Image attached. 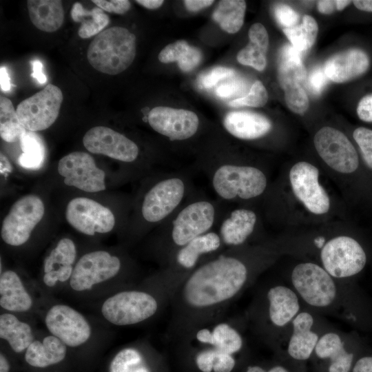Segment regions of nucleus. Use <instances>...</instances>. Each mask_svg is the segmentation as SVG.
Returning a JSON list of instances; mask_svg holds the SVG:
<instances>
[{
	"label": "nucleus",
	"mask_w": 372,
	"mask_h": 372,
	"mask_svg": "<svg viewBox=\"0 0 372 372\" xmlns=\"http://www.w3.org/2000/svg\"><path fill=\"white\" fill-rule=\"evenodd\" d=\"M76 256L74 242L67 238L61 239L44 261L43 280L48 287L70 280Z\"/></svg>",
	"instance_id": "bb28decb"
},
{
	"label": "nucleus",
	"mask_w": 372,
	"mask_h": 372,
	"mask_svg": "<svg viewBox=\"0 0 372 372\" xmlns=\"http://www.w3.org/2000/svg\"><path fill=\"white\" fill-rule=\"evenodd\" d=\"M283 32L291 45L302 53L312 47L316 39L318 26L316 20L310 15L305 14L300 25L284 28Z\"/></svg>",
	"instance_id": "4c0bfd02"
},
{
	"label": "nucleus",
	"mask_w": 372,
	"mask_h": 372,
	"mask_svg": "<svg viewBox=\"0 0 372 372\" xmlns=\"http://www.w3.org/2000/svg\"><path fill=\"white\" fill-rule=\"evenodd\" d=\"M353 137L360 147L365 164L372 169V130L358 127L353 131Z\"/></svg>",
	"instance_id": "37998d69"
},
{
	"label": "nucleus",
	"mask_w": 372,
	"mask_h": 372,
	"mask_svg": "<svg viewBox=\"0 0 372 372\" xmlns=\"http://www.w3.org/2000/svg\"><path fill=\"white\" fill-rule=\"evenodd\" d=\"M357 358L353 335L331 324L320 336L309 362L314 372H351Z\"/></svg>",
	"instance_id": "f8f14e48"
},
{
	"label": "nucleus",
	"mask_w": 372,
	"mask_h": 372,
	"mask_svg": "<svg viewBox=\"0 0 372 372\" xmlns=\"http://www.w3.org/2000/svg\"><path fill=\"white\" fill-rule=\"evenodd\" d=\"M242 87L240 82L232 81L220 85L216 91L218 96L220 98H229L240 92Z\"/></svg>",
	"instance_id": "603ef678"
},
{
	"label": "nucleus",
	"mask_w": 372,
	"mask_h": 372,
	"mask_svg": "<svg viewBox=\"0 0 372 372\" xmlns=\"http://www.w3.org/2000/svg\"><path fill=\"white\" fill-rule=\"evenodd\" d=\"M45 324L51 335L69 347L83 345L91 335V327L85 318L66 304L51 307L46 313Z\"/></svg>",
	"instance_id": "4be33fe9"
},
{
	"label": "nucleus",
	"mask_w": 372,
	"mask_h": 372,
	"mask_svg": "<svg viewBox=\"0 0 372 372\" xmlns=\"http://www.w3.org/2000/svg\"><path fill=\"white\" fill-rule=\"evenodd\" d=\"M328 77L324 73V69L317 68L313 70L307 79V85L309 90L315 94H320L328 81Z\"/></svg>",
	"instance_id": "de8ad7c7"
},
{
	"label": "nucleus",
	"mask_w": 372,
	"mask_h": 372,
	"mask_svg": "<svg viewBox=\"0 0 372 372\" xmlns=\"http://www.w3.org/2000/svg\"><path fill=\"white\" fill-rule=\"evenodd\" d=\"M11 170V166L8 161V160L6 158V157L1 153V171L2 172H9Z\"/></svg>",
	"instance_id": "e2e57ef3"
},
{
	"label": "nucleus",
	"mask_w": 372,
	"mask_h": 372,
	"mask_svg": "<svg viewBox=\"0 0 372 372\" xmlns=\"http://www.w3.org/2000/svg\"><path fill=\"white\" fill-rule=\"evenodd\" d=\"M63 99L61 89L48 84L18 105L16 112L19 123L28 131L46 130L56 120Z\"/></svg>",
	"instance_id": "ddd939ff"
},
{
	"label": "nucleus",
	"mask_w": 372,
	"mask_h": 372,
	"mask_svg": "<svg viewBox=\"0 0 372 372\" xmlns=\"http://www.w3.org/2000/svg\"><path fill=\"white\" fill-rule=\"evenodd\" d=\"M246 2L242 0L220 1L213 12L214 20L225 32L234 34L244 23Z\"/></svg>",
	"instance_id": "c9c22d12"
},
{
	"label": "nucleus",
	"mask_w": 372,
	"mask_h": 372,
	"mask_svg": "<svg viewBox=\"0 0 372 372\" xmlns=\"http://www.w3.org/2000/svg\"><path fill=\"white\" fill-rule=\"evenodd\" d=\"M65 217L73 228L89 236L110 232L116 224L115 216L109 208L84 197L74 198L68 203Z\"/></svg>",
	"instance_id": "aec40b11"
},
{
	"label": "nucleus",
	"mask_w": 372,
	"mask_h": 372,
	"mask_svg": "<svg viewBox=\"0 0 372 372\" xmlns=\"http://www.w3.org/2000/svg\"><path fill=\"white\" fill-rule=\"evenodd\" d=\"M223 125L230 135L243 141L262 138L272 128V123L267 117L250 111L230 112L225 116Z\"/></svg>",
	"instance_id": "a878e982"
},
{
	"label": "nucleus",
	"mask_w": 372,
	"mask_h": 372,
	"mask_svg": "<svg viewBox=\"0 0 372 372\" xmlns=\"http://www.w3.org/2000/svg\"><path fill=\"white\" fill-rule=\"evenodd\" d=\"M136 2L147 9L153 10L161 7L164 1L163 0H136Z\"/></svg>",
	"instance_id": "bf43d9fd"
},
{
	"label": "nucleus",
	"mask_w": 372,
	"mask_h": 372,
	"mask_svg": "<svg viewBox=\"0 0 372 372\" xmlns=\"http://www.w3.org/2000/svg\"><path fill=\"white\" fill-rule=\"evenodd\" d=\"M25 130L19 123L16 110L12 101L5 97H0V135L8 143H13L19 138Z\"/></svg>",
	"instance_id": "58836bf2"
},
{
	"label": "nucleus",
	"mask_w": 372,
	"mask_h": 372,
	"mask_svg": "<svg viewBox=\"0 0 372 372\" xmlns=\"http://www.w3.org/2000/svg\"><path fill=\"white\" fill-rule=\"evenodd\" d=\"M0 85L1 90L3 92H8L10 90V77L4 66H1L0 68Z\"/></svg>",
	"instance_id": "13d9d810"
},
{
	"label": "nucleus",
	"mask_w": 372,
	"mask_h": 372,
	"mask_svg": "<svg viewBox=\"0 0 372 372\" xmlns=\"http://www.w3.org/2000/svg\"><path fill=\"white\" fill-rule=\"evenodd\" d=\"M287 105L293 112L303 115L309 108L307 94L302 85L296 84L283 89Z\"/></svg>",
	"instance_id": "a19ab883"
},
{
	"label": "nucleus",
	"mask_w": 372,
	"mask_h": 372,
	"mask_svg": "<svg viewBox=\"0 0 372 372\" xmlns=\"http://www.w3.org/2000/svg\"><path fill=\"white\" fill-rule=\"evenodd\" d=\"M313 144L321 159L335 172L349 174L357 170L359 166L357 151L341 131L323 127L316 133Z\"/></svg>",
	"instance_id": "dca6fc26"
},
{
	"label": "nucleus",
	"mask_w": 372,
	"mask_h": 372,
	"mask_svg": "<svg viewBox=\"0 0 372 372\" xmlns=\"http://www.w3.org/2000/svg\"><path fill=\"white\" fill-rule=\"evenodd\" d=\"M70 14L74 21L81 23L78 34L82 39L99 34L110 21L109 17L101 8L96 7L87 10L78 2L73 4Z\"/></svg>",
	"instance_id": "f704fd0d"
},
{
	"label": "nucleus",
	"mask_w": 372,
	"mask_h": 372,
	"mask_svg": "<svg viewBox=\"0 0 372 372\" xmlns=\"http://www.w3.org/2000/svg\"><path fill=\"white\" fill-rule=\"evenodd\" d=\"M196 191L191 174L185 169L158 174L141 198L138 215L145 227L160 226Z\"/></svg>",
	"instance_id": "6e6552de"
},
{
	"label": "nucleus",
	"mask_w": 372,
	"mask_h": 372,
	"mask_svg": "<svg viewBox=\"0 0 372 372\" xmlns=\"http://www.w3.org/2000/svg\"><path fill=\"white\" fill-rule=\"evenodd\" d=\"M318 168L307 161H299L290 169L289 180L292 192L306 210L320 216L327 214L331 200L325 189L320 183Z\"/></svg>",
	"instance_id": "2eb2a0df"
},
{
	"label": "nucleus",
	"mask_w": 372,
	"mask_h": 372,
	"mask_svg": "<svg viewBox=\"0 0 372 372\" xmlns=\"http://www.w3.org/2000/svg\"><path fill=\"white\" fill-rule=\"evenodd\" d=\"M248 36L249 42L238 52L237 61L242 65L262 71L267 65L266 55L269 47L267 31L262 23H256L250 27Z\"/></svg>",
	"instance_id": "c756f323"
},
{
	"label": "nucleus",
	"mask_w": 372,
	"mask_h": 372,
	"mask_svg": "<svg viewBox=\"0 0 372 372\" xmlns=\"http://www.w3.org/2000/svg\"><path fill=\"white\" fill-rule=\"evenodd\" d=\"M103 10L116 14H124L130 8V2L127 0H92Z\"/></svg>",
	"instance_id": "8fccbe9b"
},
{
	"label": "nucleus",
	"mask_w": 372,
	"mask_h": 372,
	"mask_svg": "<svg viewBox=\"0 0 372 372\" xmlns=\"http://www.w3.org/2000/svg\"><path fill=\"white\" fill-rule=\"evenodd\" d=\"M10 364L6 358V356L3 353H0V372H10Z\"/></svg>",
	"instance_id": "680f3d73"
},
{
	"label": "nucleus",
	"mask_w": 372,
	"mask_h": 372,
	"mask_svg": "<svg viewBox=\"0 0 372 372\" xmlns=\"http://www.w3.org/2000/svg\"><path fill=\"white\" fill-rule=\"evenodd\" d=\"M234 73L231 68L216 67L201 76L200 84L205 88H210L222 79L232 76Z\"/></svg>",
	"instance_id": "49530a36"
},
{
	"label": "nucleus",
	"mask_w": 372,
	"mask_h": 372,
	"mask_svg": "<svg viewBox=\"0 0 372 372\" xmlns=\"http://www.w3.org/2000/svg\"><path fill=\"white\" fill-rule=\"evenodd\" d=\"M302 54L291 45H285L280 50L278 64V81L283 90L287 87L302 84L306 79V70Z\"/></svg>",
	"instance_id": "473e14b6"
},
{
	"label": "nucleus",
	"mask_w": 372,
	"mask_h": 372,
	"mask_svg": "<svg viewBox=\"0 0 372 372\" xmlns=\"http://www.w3.org/2000/svg\"><path fill=\"white\" fill-rule=\"evenodd\" d=\"M359 118L365 122H372V94L363 96L357 105Z\"/></svg>",
	"instance_id": "3c124183"
},
{
	"label": "nucleus",
	"mask_w": 372,
	"mask_h": 372,
	"mask_svg": "<svg viewBox=\"0 0 372 372\" xmlns=\"http://www.w3.org/2000/svg\"><path fill=\"white\" fill-rule=\"evenodd\" d=\"M123 269L121 259L105 251H94L82 256L74 265L70 279L76 291L91 289L117 276Z\"/></svg>",
	"instance_id": "f3484780"
},
{
	"label": "nucleus",
	"mask_w": 372,
	"mask_h": 372,
	"mask_svg": "<svg viewBox=\"0 0 372 372\" xmlns=\"http://www.w3.org/2000/svg\"><path fill=\"white\" fill-rule=\"evenodd\" d=\"M318 263L333 278L347 282L364 268L367 256L360 243L347 235L316 242Z\"/></svg>",
	"instance_id": "9b49d317"
},
{
	"label": "nucleus",
	"mask_w": 372,
	"mask_h": 372,
	"mask_svg": "<svg viewBox=\"0 0 372 372\" xmlns=\"http://www.w3.org/2000/svg\"><path fill=\"white\" fill-rule=\"evenodd\" d=\"M242 372H307V366L274 355L273 359L268 362L247 363Z\"/></svg>",
	"instance_id": "ea45409f"
},
{
	"label": "nucleus",
	"mask_w": 372,
	"mask_h": 372,
	"mask_svg": "<svg viewBox=\"0 0 372 372\" xmlns=\"http://www.w3.org/2000/svg\"><path fill=\"white\" fill-rule=\"evenodd\" d=\"M274 15L283 29L297 25L300 19L298 13L285 3H279L275 6Z\"/></svg>",
	"instance_id": "a18cd8bd"
},
{
	"label": "nucleus",
	"mask_w": 372,
	"mask_h": 372,
	"mask_svg": "<svg viewBox=\"0 0 372 372\" xmlns=\"http://www.w3.org/2000/svg\"><path fill=\"white\" fill-rule=\"evenodd\" d=\"M184 278L162 268L142 289L118 291L107 298L101 313L117 326L138 324L154 318L169 307L171 299Z\"/></svg>",
	"instance_id": "0eeeda50"
},
{
	"label": "nucleus",
	"mask_w": 372,
	"mask_h": 372,
	"mask_svg": "<svg viewBox=\"0 0 372 372\" xmlns=\"http://www.w3.org/2000/svg\"><path fill=\"white\" fill-rule=\"evenodd\" d=\"M369 66L367 53L360 48H353L331 56L326 61L323 69L329 80L344 83L362 76Z\"/></svg>",
	"instance_id": "393cba45"
},
{
	"label": "nucleus",
	"mask_w": 372,
	"mask_h": 372,
	"mask_svg": "<svg viewBox=\"0 0 372 372\" xmlns=\"http://www.w3.org/2000/svg\"><path fill=\"white\" fill-rule=\"evenodd\" d=\"M253 287L251 299L243 312L248 331L275 354L303 305L282 278L257 281Z\"/></svg>",
	"instance_id": "20e7f679"
},
{
	"label": "nucleus",
	"mask_w": 372,
	"mask_h": 372,
	"mask_svg": "<svg viewBox=\"0 0 372 372\" xmlns=\"http://www.w3.org/2000/svg\"><path fill=\"white\" fill-rule=\"evenodd\" d=\"M351 372H372V355L357 358Z\"/></svg>",
	"instance_id": "864d4df0"
},
{
	"label": "nucleus",
	"mask_w": 372,
	"mask_h": 372,
	"mask_svg": "<svg viewBox=\"0 0 372 372\" xmlns=\"http://www.w3.org/2000/svg\"><path fill=\"white\" fill-rule=\"evenodd\" d=\"M67 347L58 338L50 335L42 340H34L25 350L24 360L31 367L48 368L64 360Z\"/></svg>",
	"instance_id": "cd10ccee"
},
{
	"label": "nucleus",
	"mask_w": 372,
	"mask_h": 372,
	"mask_svg": "<svg viewBox=\"0 0 372 372\" xmlns=\"http://www.w3.org/2000/svg\"><path fill=\"white\" fill-rule=\"evenodd\" d=\"M268 100V94L265 85L260 81H256L251 85L248 94L236 99L229 103L231 107H262Z\"/></svg>",
	"instance_id": "79ce46f5"
},
{
	"label": "nucleus",
	"mask_w": 372,
	"mask_h": 372,
	"mask_svg": "<svg viewBox=\"0 0 372 372\" xmlns=\"http://www.w3.org/2000/svg\"><path fill=\"white\" fill-rule=\"evenodd\" d=\"M352 1L346 0H337V10H342L349 6Z\"/></svg>",
	"instance_id": "0e129e2a"
},
{
	"label": "nucleus",
	"mask_w": 372,
	"mask_h": 372,
	"mask_svg": "<svg viewBox=\"0 0 372 372\" xmlns=\"http://www.w3.org/2000/svg\"><path fill=\"white\" fill-rule=\"evenodd\" d=\"M0 306L10 312H25L32 306V299L18 274L11 270L0 276Z\"/></svg>",
	"instance_id": "c85d7f7f"
},
{
	"label": "nucleus",
	"mask_w": 372,
	"mask_h": 372,
	"mask_svg": "<svg viewBox=\"0 0 372 372\" xmlns=\"http://www.w3.org/2000/svg\"><path fill=\"white\" fill-rule=\"evenodd\" d=\"M58 172L65 185L86 192H98L106 188L104 171L86 152H74L62 157L58 163Z\"/></svg>",
	"instance_id": "6ab92c4d"
},
{
	"label": "nucleus",
	"mask_w": 372,
	"mask_h": 372,
	"mask_svg": "<svg viewBox=\"0 0 372 372\" xmlns=\"http://www.w3.org/2000/svg\"><path fill=\"white\" fill-rule=\"evenodd\" d=\"M189 47L186 41H175L165 46L159 53L158 59L164 63L178 62L188 51Z\"/></svg>",
	"instance_id": "c03bdc74"
},
{
	"label": "nucleus",
	"mask_w": 372,
	"mask_h": 372,
	"mask_svg": "<svg viewBox=\"0 0 372 372\" xmlns=\"http://www.w3.org/2000/svg\"><path fill=\"white\" fill-rule=\"evenodd\" d=\"M202 53L197 48L190 46L188 51L178 61L179 68L183 72L194 70L200 62Z\"/></svg>",
	"instance_id": "09e8293b"
},
{
	"label": "nucleus",
	"mask_w": 372,
	"mask_h": 372,
	"mask_svg": "<svg viewBox=\"0 0 372 372\" xmlns=\"http://www.w3.org/2000/svg\"><path fill=\"white\" fill-rule=\"evenodd\" d=\"M260 218L253 209L241 205L229 209L216 227L226 249L256 244L253 241L259 228Z\"/></svg>",
	"instance_id": "b1692460"
},
{
	"label": "nucleus",
	"mask_w": 372,
	"mask_h": 372,
	"mask_svg": "<svg viewBox=\"0 0 372 372\" xmlns=\"http://www.w3.org/2000/svg\"><path fill=\"white\" fill-rule=\"evenodd\" d=\"M243 313L200 325L174 342L198 372H234L249 355Z\"/></svg>",
	"instance_id": "f03ea898"
},
{
	"label": "nucleus",
	"mask_w": 372,
	"mask_h": 372,
	"mask_svg": "<svg viewBox=\"0 0 372 372\" xmlns=\"http://www.w3.org/2000/svg\"><path fill=\"white\" fill-rule=\"evenodd\" d=\"M146 352L137 345L121 349L111 360L108 372H154Z\"/></svg>",
	"instance_id": "72a5a7b5"
},
{
	"label": "nucleus",
	"mask_w": 372,
	"mask_h": 372,
	"mask_svg": "<svg viewBox=\"0 0 372 372\" xmlns=\"http://www.w3.org/2000/svg\"><path fill=\"white\" fill-rule=\"evenodd\" d=\"M0 338L17 353L25 352L34 340L31 327L10 313L0 316Z\"/></svg>",
	"instance_id": "2f4dec72"
},
{
	"label": "nucleus",
	"mask_w": 372,
	"mask_h": 372,
	"mask_svg": "<svg viewBox=\"0 0 372 372\" xmlns=\"http://www.w3.org/2000/svg\"><path fill=\"white\" fill-rule=\"evenodd\" d=\"M84 147L91 153L103 154L125 163L137 161L140 149L124 134L104 126L90 129L83 138Z\"/></svg>",
	"instance_id": "5701e85b"
},
{
	"label": "nucleus",
	"mask_w": 372,
	"mask_h": 372,
	"mask_svg": "<svg viewBox=\"0 0 372 372\" xmlns=\"http://www.w3.org/2000/svg\"><path fill=\"white\" fill-rule=\"evenodd\" d=\"M44 211L43 203L37 196L27 195L19 198L3 220L2 240L11 246H20L26 242L41 220Z\"/></svg>",
	"instance_id": "4468645a"
},
{
	"label": "nucleus",
	"mask_w": 372,
	"mask_h": 372,
	"mask_svg": "<svg viewBox=\"0 0 372 372\" xmlns=\"http://www.w3.org/2000/svg\"><path fill=\"white\" fill-rule=\"evenodd\" d=\"M31 63L33 70L32 76L37 79L39 83H45L47 81V78L43 72L42 63L40 61L35 59L32 61Z\"/></svg>",
	"instance_id": "6e6d98bb"
},
{
	"label": "nucleus",
	"mask_w": 372,
	"mask_h": 372,
	"mask_svg": "<svg viewBox=\"0 0 372 372\" xmlns=\"http://www.w3.org/2000/svg\"><path fill=\"white\" fill-rule=\"evenodd\" d=\"M31 22L39 30L52 32L63 25L64 11L60 0H28Z\"/></svg>",
	"instance_id": "7c9ffc66"
},
{
	"label": "nucleus",
	"mask_w": 372,
	"mask_h": 372,
	"mask_svg": "<svg viewBox=\"0 0 372 372\" xmlns=\"http://www.w3.org/2000/svg\"><path fill=\"white\" fill-rule=\"evenodd\" d=\"M225 249L218 231L214 229L179 249L162 268H167L186 278L200 265L216 257Z\"/></svg>",
	"instance_id": "a211bd4d"
},
{
	"label": "nucleus",
	"mask_w": 372,
	"mask_h": 372,
	"mask_svg": "<svg viewBox=\"0 0 372 372\" xmlns=\"http://www.w3.org/2000/svg\"><path fill=\"white\" fill-rule=\"evenodd\" d=\"M19 141L23 151L19 158V165L28 169H39L45 157V147L41 138L34 132L25 130Z\"/></svg>",
	"instance_id": "e433bc0d"
},
{
	"label": "nucleus",
	"mask_w": 372,
	"mask_h": 372,
	"mask_svg": "<svg viewBox=\"0 0 372 372\" xmlns=\"http://www.w3.org/2000/svg\"><path fill=\"white\" fill-rule=\"evenodd\" d=\"M229 204L195 191L158 226L154 252L164 267L174 253L196 238L216 229Z\"/></svg>",
	"instance_id": "39448f33"
},
{
	"label": "nucleus",
	"mask_w": 372,
	"mask_h": 372,
	"mask_svg": "<svg viewBox=\"0 0 372 372\" xmlns=\"http://www.w3.org/2000/svg\"><path fill=\"white\" fill-rule=\"evenodd\" d=\"M135 56V35L120 26L101 32L91 41L87 51L90 64L96 70L110 75L125 70Z\"/></svg>",
	"instance_id": "1a4fd4ad"
},
{
	"label": "nucleus",
	"mask_w": 372,
	"mask_h": 372,
	"mask_svg": "<svg viewBox=\"0 0 372 372\" xmlns=\"http://www.w3.org/2000/svg\"><path fill=\"white\" fill-rule=\"evenodd\" d=\"M149 126L170 141H185L195 136L200 129L196 113L185 109L158 106L147 115Z\"/></svg>",
	"instance_id": "412c9836"
},
{
	"label": "nucleus",
	"mask_w": 372,
	"mask_h": 372,
	"mask_svg": "<svg viewBox=\"0 0 372 372\" xmlns=\"http://www.w3.org/2000/svg\"><path fill=\"white\" fill-rule=\"evenodd\" d=\"M296 245L263 241L225 249L203 263L178 285L169 304L167 336L176 342L192 329L220 319L285 252Z\"/></svg>",
	"instance_id": "f257e3e1"
},
{
	"label": "nucleus",
	"mask_w": 372,
	"mask_h": 372,
	"mask_svg": "<svg viewBox=\"0 0 372 372\" xmlns=\"http://www.w3.org/2000/svg\"><path fill=\"white\" fill-rule=\"evenodd\" d=\"M196 169L203 172L221 201L245 205L262 197L268 191V177L259 165L225 153L201 156Z\"/></svg>",
	"instance_id": "423d86ee"
},
{
	"label": "nucleus",
	"mask_w": 372,
	"mask_h": 372,
	"mask_svg": "<svg viewBox=\"0 0 372 372\" xmlns=\"http://www.w3.org/2000/svg\"><path fill=\"white\" fill-rule=\"evenodd\" d=\"M352 3L360 10L372 12V0H356Z\"/></svg>",
	"instance_id": "052dcab7"
},
{
	"label": "nucleus",
	"mask_w": 372,
	"mask_h": 372,
	"mask_svg": "<svg viewBox=\"0 0 372 372\" xmlns=\"http://www.w3.org/2000/svg\"><path fill=\"white\" fill-rule=\"evenodd\" d=\"M282 278L304 307L352 324L362 321L361 302L353 285L333 278L316 262H297Z\"/></svg>",
	"instance_id": "7ed1b4c3"
},
{
	"label": "nucleus",
	"mask_w": 372,
	"mask_h": 372,
	"mask_svg": "<svg viewBox=\"0 0 372 372\" xmlns=\"http://www.w3.org/2000/svg\"><path fill=\"white\" fill-rule=\"evenodd\" d=\"M187 10L191 12H197L205 8L210 6L214 3L212 0H185L183 1Z\"/></svg>",
	"instance_id": "5fc2aeb1"
},
{
	"label": "nucleus",
	"mask_w": 372,
	"mask_h": 372,
	"mask_svg": "<svg viewBox=\"0 0 372 372\" xmlns=\"http://www.w3.org/2000/svg\"><path fill=\"white\" fill-rule=\"evenodd\" d=\"M317 7L320 13L329 14L337 10V1H318Z\"/></svg>",
	"instance_id": "4d7b16f0"
},
{
	"label": "nucleus",
	"mask_w": 372,
	"mask_h": 372,
	"mask_svg": "<svg viewBox=\"0 0 372 372\" xmlns=\"http://www.w3.org/2000/svg\"><path fill=\"white\" fill-rule=\"evenodd\" d=\"M331 325L326 317L303 306L274 355L307 366L320 336Z\"/></svg>",
	"instance_id": "9d476101"
}]
</instances>
